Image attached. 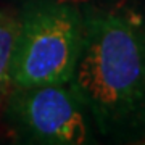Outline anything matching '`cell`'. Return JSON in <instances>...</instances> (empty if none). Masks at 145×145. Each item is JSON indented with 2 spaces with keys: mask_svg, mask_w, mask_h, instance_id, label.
<instances>
[{
  "mask_svg": "<svg viewBox=\"0 0 145 145\" xmlns=\"http://www.w3.org/2000/svg\"><path fill=\"white\" fill-rule=\"evenodd\" d=\"M92 126L114 142L145 139V18L129 8L87 10L69 81Z\"/></svg>",
  "mask_w": 145,
  "mask_h": 145,
  "instance_id": "obj_1",
  "label": "cell"
},
{
  "mask_svg": "<svg viewBox=\"0 0 145 145\" xmlns=\"http://www.w3.org/2000/svg\"><path fill=\"white\" fill-rule=\"evenodd\" d=\"M84 37V13L65 0H32L18 18L11 86L69 82Z\"/></svg>",
  "mask_w": 145,
  "mask_h": 145,
  "instance_id": "obj_2",
  "label": "cell"
},
{
  "mask_svg": "<svg viewBox=\"0 0 145 145\" xmlns=\"http://www.w3.org/2000/svg\"><path fill=\"white\" fill-rule=\"evenodd\" d=\"M3 121L26 144L81 145L92 140L90 116L69 82L11 86Z\"/></svg>",
  "mask_w": 145,
  "mask_h": 145,
  "instance_id": "obj_3",
  "label": "cell"
},
{
  "mask_svg": "<svg viewBox=\"0 0 145 145\" xmlns=\"http://www.w3.org/2000/svg\"><path fill=\"white\" fill-rule=\"evenodd\" d=\"M18 34V18L0 10V100L11 87V61Z\"/></svg>",
  "mask_w": 145,
  "mask_h": 145,
  "instance_id": "obj_4",
  "label": "cell"
}]
</instances>
